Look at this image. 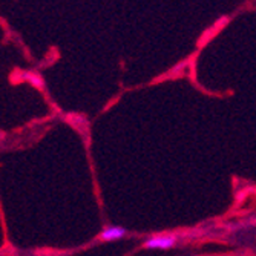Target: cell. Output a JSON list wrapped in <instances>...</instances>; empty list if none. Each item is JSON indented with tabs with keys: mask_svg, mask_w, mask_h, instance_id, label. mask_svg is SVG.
I'll return each mask as SVG.
<instances>
[{
	"mask_svg": "<svg viewBox=\"0 0 256 256\" xmlns=\"http://www.w3.org/2000/svg\"><path fill=\"white\" fill-rule=\"evenodd\" d=\"M176 238L175 236H168V235H161V236H152L144 241L146 248H158V250H168L175 247Z\"/></svg>",
	"mask_w": 256,
	"mask_h": 256,
	"instance_id": "1",
	"label": "cell"
},
{
	"mask_svg": "<svg viewBox=\"0 0 256 256\" xmlns=\"http://www.w3.org/2000/svg\"><path fill=\"white\" fill-rule=\"evenodd\" d=\"M128 234V230L124 227H120V226H108L102 230L100 234V241H104V242H112V241H118L122 238H124Z\"/></svg>",
	"mask_w": 256,
	"mask_h": 256,
	"instance_id": "2",
	"label": "cell"
}]
</instances>
